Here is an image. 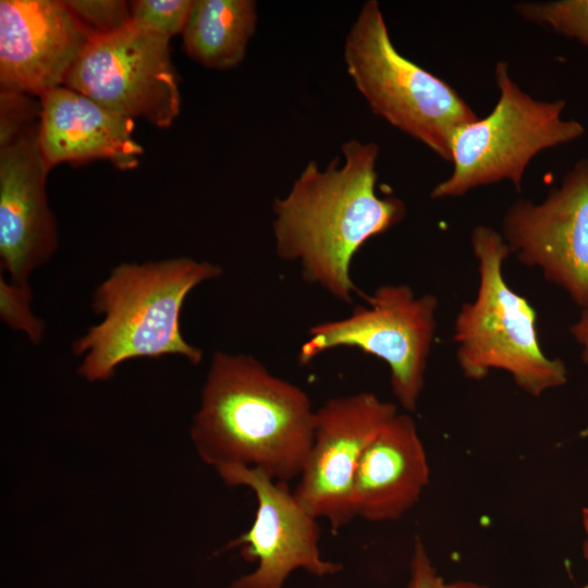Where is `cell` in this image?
<instances>
[{"instance_id": "cell-15", "label": "cell", "mask_w": 588, "mask_h": 588, "mask_svg": "<svg viewBox=\"0 0 588 588\" xmlns=\"http://www.w3.org/2000/svg\"><path fill=\"white\" fill-rule=\"evenodd\" d=\"M427 453L413 417L396 413L367 444L353 483L356 516L369 522L400 519L429 485Z\"/></svg>"}, {"instance_id": "cell-17", "label": "cell", "mask_w": 588, "mask_h": 588, "mask_svg": "<svg viewBox=\"0 0 588 588\" xmlns=\"http://www.w3.org/2000/svg\"><path fill=\"white\" fill-rule=\"evenodd\" d=\"M513 10L526 22L588 48V0L518 1Z\"/></svg>"}, {"instance_id": "cell-4", "label": "cell", "mask_w": 588, "mask_h": 588, "mask_svg": "<svg viewBox=\"0 0 588 588\" xmlns=\"http://www.w3.org/2000/svg\"><path fill=\"white\" fill-rule=\"evenodd\" d=\"M470 245L479 285L475 298L461 305L453 333L464 377L481 381L492 370L505 371L534 397L565 384V363L541 348L535 308L505 280L503 266L512 252L500 231L478 224L471 230Z\"/></svg>"}, {"instance_id": "cell-22", "label": "cell", "mask_w": 588, "mask_h": 588, "mask_svg": "<svg viewBox=\"0 0 588 588\" xmlns=\"http://www.w3.org/2000/svg\"><path fill=\"white\" fill-rule=\"evenodd\" d=\"M569 332L580 346L581 362L588 368V307L580 309V315L569 327Z\"/></svg>"}, {"instance_id": "cell-19", "label": "cell", "mask_w": 588, "mask_h": 588, "mask_svg": "<svg viewBox=\"0 0 588 588\" xmlns=\"http://www.w3.org/2000/svg\"><path fill=\"white\" fill-rule=\"evenodd\" d=\"M192 5L193 0H136L131 21L171 39L183 33Z\"/></svg>"}, {"instance_id": "cell-24", "label": "cell", "mask_w": 588, "mask_h": 588, "mask_svg": "<svg viewBox=\"0 0 588 588\" xmlns=\"http://www.w3.org/2000/svg\"><path fill=\"white\" fill-rule=\"evenodd\" d=\"M581 588H588V584L586 586L581 587Z\"/></svg>"}, {"instance_id": "cell-9", "label": "cell", "mask_w": 588, "mask_h": 588, "mask_svg": "<svg viewBox=\"0 0 588 588\" xmlns=\"http://www.w3.org/2000/svg\"><path fill=\"white\" fill-rule=\"evenodd\" d=\"M500 233L520 264L538 268L580 309L588 307V158L578 159L542 201H513Z\"/></svg>"}, {"instance_id": "cell-13", "label": "cell", "mask_w": 588, "mask_h": 588, "mask_svg": "<svg viewBox=\"0 0 588 588\" xmlns=\"http://www.w3.org/2000/svg\"><path fill=\"white\" fill-rule=\"evenodd\" d=\"M39 123L0 145V258L10 281L28 278L58 248L54 217L48 206L50 170L38 144Z\"/></svg>"}, {"instance_id": "cell-7", "label": "cell", "mask_w": 588, "mask_h": 588, "mask_svg": "<svg viewBox=\"0 0 588 588\" xmlns=\"http://www.w3.org/2000/svg\"><path fill=\"white\" fill-rule=\"evenodd\" d=\"M363 296L367 305H357L346 318L309 329L298 363L306 365L336 347L358 348L387 364L395 399L414 412L436 336L438 298L430 293L417 296L407 284H383Z\"/></svg>"}, {"instance_id": "cell-6", "label": "cell", "mask_w": 588, "mask_h": 588, "mask_svg": "<svg viewBox=\"0 0 588 588\" xmlns=\"http://www.w3.org/2000/svg\"><path fill=\"white\" fill-rule=\"evenodd\" d=\"M499 98L485 118L460 127L453 136L450 176L430 192L432 199L456 198L485 185L509 181L520 193L526 169L539 152L584 136L585 126L564 120L565 99L541 100L511 76L509 63L494 66Z\"/></svg>"}, {"instance_id": "cell-21", "label": "cell", "mask_w": 588, "mask_h": 588, "mask_svg": "<svg viewBox=\"0 0 588 588\" xmlns=\"http://www.w3.org/2000/svg\"><path fill=\"white\" fill-rule=\"evenodd\" d=\"M407 588H489L474 581H445L437 572L422 540L416 536L411 558V578Z\"/></svg>"}, {"instance_id": "cell-14", "label": "cell", "mask_w": 588, "mask_h": 588, "mask_svg": "<svg viewBox=\"0 0 588 588\" xmlns=\"http://www.w3.org/2000/svg\"><path fill=\"white\" fill-rule=\"evenodd\" d=\"M38 144L48 167L107 159L120 170L138 166L142 146L133 138L134 121L69 87L39 97Z\"/></svg>"}, {"instance_id": "cell-23", "label": "cell", "mask_w": 588, "mask_h": 588, "mask_svg": "<svg viewBox=\"0 0 588 588\" xmlns=\"http://www.w3.org/2000/svg\"><path fill=\"white\" fill-rule=\"evenodd\" d=\"M583 526L586 532V539L584 541L583 551H584V556L588 562V507L583 510Z\"/></svg>"}, {"instance_id": "cell-16", "label": "cell", "mask_w": 588, "mask_h": 588, "mask_svg": "<svg viewBox=\"0 0 588 588\" xmlns=\"http://www.w3.org/2000/svg\"><path fill=\"white\" fill-rule=\"evenodd\" d=\"M257 21L253 0H193L182 33L184 49L205 68H236L245 58Z\"/></svg>"}, {"instance_id": "cell-11", "label": "cell", "mask_w": 588, "mask_h": 588, "mask_svg": "<svg viewBox=\"0 0 588 588\" xmlns=\"http://www.w3.org/2000/svg\"><path fill=\"white\" fill-rule=\"evenodd\" d=\"M399 413L372 392L328 400L316 409L314 438L293 491L316 518L336 534L356 517L353 483L360 457L379 428Z\"/></svg>"}, {"instance_id": "cell-1", "label": "cell", "mask_w": 588, "mask_h": 588, "mask_svg": "<svg viewBox=\"0 0 588 588\" xmlns=\"http://www.w3.org/2000/svg\"><path fill=\"white\" fill-rule=\"evenodd\" d=\"M340 157L319 168L309 160L284 197L272 204L277 255L297 262L302 277L340 302L351 304L359 293L351 264L360 247L406 217L405 203L377 193L375 142L350 139Z\"/></svg>"}, {"instance_id": "cell-8", "label": "cell", "mask_w": 588, "mask_h": 588, "mask_svg": "<svg viewBox=\"0 0 588 588\" xmlns=\"http://www.w3.org/2000/svg\"><path fill=\"white\" fill-rule=\"evenodd\" d=\"M64 85L125 118H143L161 128L171 126L181 109L170 39L132 21L118 32L94 36Z\"/></svg>"}, {"instance_id": "cell-3", "label": "cell", "mask_w": 588, "mask_h": 588, "mask_svg": "<svg viewBox=\"0 0 588 588\" xmlns=\"http://www.w3.org/2000/svg\"><path fill=\"white\" fill-rule=\"evenodd\" d=\"M221 273L220 266L189 257L114 267L93 295L102 321L73 344L82 356L78 373L89 382L107 381L126 360L167 355L198 365L203 352L182 334V308L194 287Z\"/></svg>"}, {"instance_id": "cell-20", "label": "cell", "mask_w": 588, "mask_h": 588, "mask_svg": "<svg viewBox=\"0 0 588 588\" xmlns=\"http://www.w3.org/2000/svg\"><path fill=\"white\" fill-rule=\"evenodd\" d=\"M73 14L94 36L118 32L131 23V3L123 0H66Z\"/></svg>"}, {"instance_id": "cell-12", "label": "cell", "mask_w": 588, "mask_h": 588, "mask_svg": "<svg viewBox=\"0 0 588 588\" xmlns=\"http://www.w3.org/2000/svg\"><path fill=\"white\" fill-rule=\"evenodd\" d=\"M93 37L64 1L1 0V90L40 97L60 87Z\"/></svg>"}, {"instance_id": "cell-2", "label": "cell", "mask_w": 588, "mask_h": 588, "mask_svg": "<svg viewBox=\"0 0 588 588\" xmlns=\"http://www.w3.org/2000/svg\"><path fill=\"white\" fill-rule=\"evenodd\" d=\"M316 409L304 390L249 354H212L189 429L212 468L243 465L278 481L298 478L310 450Z\"/></svg>"}, {"instance_id": "cell-5", "label": "cell", "mask_w": 588, "mask_h": 588, "mask_svg": "<svg viewBox=\"0 0 588 588\" xmlns=\"http://www.w3.org/2000/svg\"><path fill=\"white\" fill-rule=\"evenodd\" d=\"M343 60L373 114L451 163L454 134L478 117L448 82L397 51L378 1L362 5L345 36Z\"/></svg>"}, {"instance_id": "cell-10", "label": "cell", "mask_w": 588, "mask_h": 588, "mask_svg": "<svg viewBox=\"0 0 588 588\" xmlns=\"http://www.w3.org/2000/svg\"><path fill=\"white\" fill-rule=\"evenodd\" d=\"M213 469L228 486L253 490L257 500L252 527L225 549H240L245 561H257L258 565L229 588H282L296 568L315 576L333 575L342 569L341 564L322 559L318 518L302 506L287 482L243 465H220Z\"/></svg>"}, {"instance_id": "cell-18", "label": "cell", "mask_w": 588, "mask_h": 588, "mask_svg": "<svg viewBox=\"0 0 588 588\" xmlns=\"http://www.w3.org/2000/svg\"><path fill=\"white\" fill-rule=\"evenodd\" d=\"M29 285H20L0 275V317L13 330L23 332L37 345L44 335V322L32 310Z\"/></svg>"}]
</instances>
